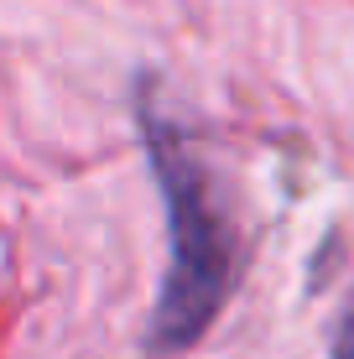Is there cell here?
Segmentation results:
<instances>
[{"label": "cell", "mask_w": 354, "mask_h": 359, "mask_svg": "<svg viewBox=\"0 0 354 359\" xmlns=\"http://www.w3.org/2000/svg\"><path fill=\"white\" fill-rule=\"evenodd\" d=\"M146 151H151V172L167 198V240H172L146 344H151V354H182L188 344L203 339V328L219 318V307L229 297L235 229H229L224 208L214 198L209 172L193 162L182 135L156 109H146Z\"/></svg>", "instance_id": "cell-1"}, {"label": "cell", "mask_w": 354, "mask_h": 359, "mask_svg": "<svg viewBox=\"0 0 354 359\" xmlns=\"http://www.w3.org/2000/svg\"><path fill=\"white\" fill-rule=\"evenodd\" d=\"M328 359H354V313L339 323V333H334V354Z\"/></svg>", "instance_id": "cell-2"}]
</instances>
